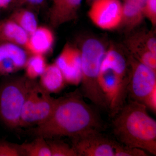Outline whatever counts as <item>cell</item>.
Wrapping results in <instances>:
<instances>
[{"label":"cell","instance_id":"14","mask_svg":"<svg viewBox=\"0 0 156 156\" xmlns=\"http://www.w3.org/2000/svg\"><path fill=\"white\" fill-rule=\"evenodd\" d=\"M40 78V86L50 95L61 92L66 84L61 71L55 62L48 65Z\"/></svg>","mask_w":156,"mask_h":156},{"label":"cell","instance_id":"10","mask_svg":"<svg viewBox=\"0 0 156 156\" xmlns=\"http://www.w3.org/2000/svg\"><path fill=\"white\" fill-rule=\"evenodd\" d=\"M66 84L77 86L82 80L80 50L69 44L65 46L55 62Z\"/></svg>","mask_w":156,"mask_h":156},{"label":"cell","instance_id":"23","mask_svg":"<svg viewBox=\"0 0 156 156\" xmlns=\"http://www.w3.org/2000/svg\"><path fill=\"white\" fill-rule=\"evenodd\" d=\"M143 13L153 25H156V0H146L145 5L143 6Z\"/></svg>","mask_w":156,"mask_h":156},{"label":"cell","instance_id":"6","mask_svg":"<svg viewBox=\"0 0 156 156\" xmlns=\"http://www.w3.org/2000/svg\"><path fill=\"white\" fill-rule=\"evenodd\" d=\"M58 100L45 91L36 80H31L21 112L20 128H32L44 123L52 114Z\"/></svg>","mask_w":156,"mask_h":156},{"label":"cell","instance_id":"20","mask_svg":"<svg viewBox=\"0 0 156 156\" xmlns=\"http://www.w3.org/2000/svg\"><path fill=\"white\" fill-rule=\"evenodd\" d=\"M46 140L51 156H78L74 148L63 141L56 139Z\"/></svg>","mask_w":156,"mask_h":156},{"label":"cell","instance_id":"5","mask_svg":"<svg viewBox=\"0 0 156 156\" xmlns=\"http://www.w3.org/2000/svg\"><path fill=\"white\" fill-rule=\"evenodd\" d=\"M30 82L24 76L6 78L0 83V122L10 130L20 128L21 112Z\"/></svg>","mask_w":156,"mask_h":156},{"label":"cell","instance_id":"22","mask_svg":"<svg viewBox=\"0 0 156 156\" xmlns=\"http://www.w3.org/2000/svg\"><path fill=\"white\" fill-rule=\"evenodd\" d=\"M0 156H23L20 144L0 139Z\"/></svg>","mask_w":156,"mask_h":156},{"label":"cell","instance_id":"25","mask_svg":"<svg viewBox=\"0 0 156 156\" xmlns=\"http://www.w3.org/2000/svg\"><path fill=\"white\" fill-rule=\"evenodd\" d=\"M14 1H16V0H0V8H7Z\"/></svg>","mask_w":156,"mask_h":156},{"label":"cell","instance_id":"11","mask_svg":"<svg viewBox=\"0 0 156 156\" xmlns=\"http://www.w3.org/2000/svg\"><path fill=\"white\" fill-rule=\"evenodd\" d=\"M29 56L22 47L0 42V76H7L24 69Z\"/></svg>","mask_w":156,"mask_h":156},{"label":"cell","instance_id":"17","mask_svg":"<svg viewBox=\"0 0 156 156\" xmlns=\"http://www.w3.org/2000/svg\"><path fill=\"white\" fill-rule=\"evenodd\" d=\"M10 18L28 34H32L37 28V19L35 14L30 9L20 8L11 14Z\"/></svg>","mask_w":156,"mask_h":156},{"label":"cell","instance_id":"8","mask_svg":"<svg viewBox=\"0 0 156 156\" xmlns=\"http://www.w3.org/2000/svg\"><path fill=\"white\" fill-rule=\"evenodd\" d=\"M72 138L78 156H115V140L92 129Z\"/></svg>","mask_w":156,"mask_h":156},{"label":"cell","instance_id":"3","mask_svg":"<svg viewBox=\"0 0 156 156\" xmlns=\"http://www.w3.org/2000/svg\"><path fill=\"white\" fill-rule=\"evenodd\" d=\"M130 73L129 61L123 54L112 49L106 51L101 66L98 82L112 117L126 103Z\"/></svg>","mask_w":156,"mask_h":156},{"label":"cell","instance_id":"1","mask_svg":"<svg viewBox=\"0 0 156 156\" xmlns=\"http://www.w3.org/2000/svg\"><path fill=\"white\" fill-rule=\"evenodd\" d=\"M101 120L95 110L83 98L79 90L59 97L48 120L32 127L30 133L46 139L73 137L92 129L100 130Z\"/></svg>","mask_w":156,"mask_h":156},{"label":"cell","instance_id":"2","mask_svg":"<svg viewBox=\"0 0 156 156\" xmlns=\"http://www.w3.org/2000/svg\"><path fill=\"white\" fill-rule=\"evenodd\" d=\"M144 105L130 100L115 115L114 135L120 143L156 155V121Z\"/></svg>","mask_w":156,"mask_h":156},{"label":"cell","instance_id":"16","mask_svg":"<svg viewBox=\"0 0 156 156\" xmlns=\"http://www.w3.org/2000/svg\"><path fill=\"white\" fill-rule=\"evenodd\" d=\"M143 1L126 0L122 5V18L126 25L133 27L141 21L143 13Z\"/></svg>","mask_w":156,"mask_h":156},{"label":"cell","instance_id":"27","mask_svg":"<svg viewBox=\"0 0 156 156\" xmlns=\"http://www.w3.org/2000/svg\"><path fill=\"white\" fill-rule=\"evenodd\" d=\"M94 1H95V0H94Z\"/></svg>","mask_w":156,"mask_h":156},{"label":"cell","instance_id":"21","mask_svg":"<svg viewBox=\"0 0 156 156\" xmlns=\"http://www.w3.org/2000/svg\"><path fill=\"white\" fill-rule=\"evenodd\" d=\"M115 156H147V152L138 148L127 146L120 143L115 141Z\"/></svg>","mask_w":156,"mask_h":156},{"label":"cell","instance_id":"12","mask_svg":"<svg viewBox=\"0 0 156 156\" xmlns=\"http://www.w3.org/2000/svg\"><path fill=\"white\" fill-rule=\"evenodd\" d=\"M82 0H53L49 19L52 27H57L74 19Z\"/></svg>","mask_w":156,"mask_h":156},{"label":"cell","instance_id":"19","mask_svg":"<svg viewBox=\"0 0 156 156\" xmlns=\"http://www.w3.org/2000/svg\"><path fill=\"white\" fill-rule=\"evenodd\" d=\"M48 64L44 56L30 55L24 68L25 76L31 80H35L44 71Z\"/></svg>","mask_w":156,"mask_h":156},{"label":"cell","instance_id":"15","mask_svg":"<svg viewBox=\"0 0 156 156\" xmlns=\"http://www.w3.org/2000/svg\"><path fill=\"white\" fill-rule=\"evenodd\" d=\"M29 35L10 18L0 21V42L12 43L24 48Z\"/></svg>","mask_w":156,"mask_h":156},{"label":"cell","instance_id":"4","mask_svg":"<svg viewBox=\"0 0 156 156\" xmlns=\"http://www.w3.org/2000/svg\"><path fill=\"white\" fill-rule=\"evenodd\" d=\"M82 80L81 93L95 106L108 111L106 98L98 82V76L106 51L99 41L86 40L80 50Z\"/></svg>","mask_w":156,"mask_h":156},{"label":"cell","instance_id":"7","mask_svg":"<svg viewBox=\"0 0 156 156\" xmlns=\"http://www.w3.org/2000/svg\"><path fill=\"white\" fill-rule=\"evenodd\" d=\"M129 61L130 73L127 96L130 100L145 105L152 92L156 89V71L134 57Z\"/></svg>","mask_w":156,"mask_h":156},{"label":"cell","instance_id":"26","mask_svg":"<svg viewBox=\"0 0 156 156\" xmlns=\"http://www.w3.org/2000/svg\"><path fill=\"white\" fill-rule=\"evenodd\" d=\"M134 1H139V0H134Z\"/></svg>","mask_w":156,"mask_h":156},{"label":"cell","instance_id":"18","mask_svg":"<svg viewBox=\"0 0 156 156\" xmlns=\"http://www.w3.org/2000/svg\"><path fill=\"white\" fill-rule=\"evenodd\" d=\"M23 156H51L47 140L37 136L31 142L20 144Z\"/></svg>","mask_w":156,"mask_h":156},{"label":"cell","instance_id":"9","mask_svg":"<svg viewBox=\"0 0 156 156\" xmlns=\"http://www.w3.org/2000/svg\"><path fill=\"white\" fill-rule=\"evenodd\" d=\"M89 16L96 26L111 30L120 25L122 18V5L119 0H95Z\"/></svg>","mask_w":156,"mask_h":156},{"label":"cell","instance_id":"13","mask_svg":"<svg viewBox=\"0 0 156 156\" xmlns=\"http://www.w3.org/2000/svg\"><path fill=\"white\" fill-rule=\"evenodd\" d=\"M54 39L51 29L47 27H38L33 33L29 36L24 48L30 55L44 56L52 49Z\"/></svg>","mask_w":156,"mask_h":156},{"label":"cell","instance_id":"24","mask_svg":"<svg viewBox=\"0 0 156 156\" xmlns=\"http://www.w3.org/2000/svg\"><path fill=\"white\" fill-rule=\"evenodd\" d=\"M46 0H16L21 5H27L32 8H39L43 6Z\"/></svg>","mask_w":156,"mask_h":156}]
</instances>
